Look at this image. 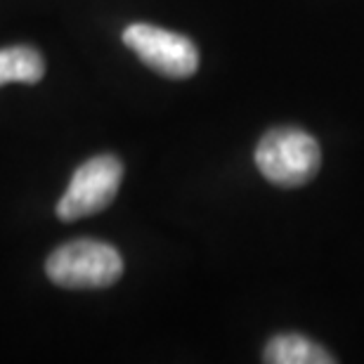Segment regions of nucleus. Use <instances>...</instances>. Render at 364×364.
<instances>
[{"label": "nucleus", "mask_w": 364, "mask_h": 364, "mask_svg": "<svg viewBox=\"0 0 364 364\" xmlns=\"http://www.w3.org/2000/svg\"><path fill=\"white\" fill-rule=\"evenodd\" d=\"M263 360L270 364H333L329 350L301 333H279L265 346Z\"/></svg>", "instance_id": "obj_5"}, {"label": "nucleus", "mask_w": 364, "mask_h": 364, "mask_svg": "<svg viewBox=\"0 0 364 364\" xmlns=\"http://www.w3.org/2000/svg\"><path fill=\"white\" fill-rule=\"evenodd\" d=\"M123 43L149 69L168 78H189L199 69V50L187 36L154 24H130Z\"/></svg>", "instance_id": "obj_4"}, {"label": "nucleus", "mask_w": 364, "mask_h": 364, "mask_svg": "<svg viewBox=\"0 0 364 364\" xmlns=\"http://www.w3.org/2000/svg\"><path fill=\"white\" fill-rule=\"evenodd\" d=\"M46 74V62L31 46H12L0 50V85L38 83Z\"/></svg>", "instance_id": "obj_6"}, {"label": "nucleus", "mask_w": 364, "mask_h": 364, "mask_svg": "<svg viewBox=\"0 0 364 364\" xmlns=\"http://www.w3.org/2000/svg\"><path fill=\"white\" fill-rule=\"evenodd\" d=\"M121 180L123 164L114 154L88 159L71 176L67 192L57 203V218L64 223H74L105 210L119 194Z\"/></svg>", "instance_id": "obj_3"}, {"label": "nucleus", "mask_w": 364, "mask_h": 364, "mask_svg": "<svg viewBox=\"0 0 364 364\" xmlns=\"http://www.w3.org/2000/svg\"><path fill=\"white\" fill-rule=\"evenodd\" d=\"M322 149L310 133L294 126L272 128L260 137L256 166L277 187H301L317 176Z\"/></svg>", "instance_id": "obj_1"}, {"label": "nucleus", "mask_w": 364, "mask_h": 364, "mask_svg": "<svg viewBox=\"0 0 364 364\" xmlns=\"http://www.w3.org/2000/svg\"><path fill=\"white\" fill-rule=\"evenodd\" d=\"M46 274L64 289H107L121 279L123 258L107 242L76 239L50 253Z\"/></svg>", "instance_id": "obj_2"}]
</instances>
